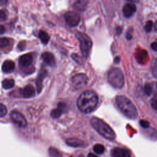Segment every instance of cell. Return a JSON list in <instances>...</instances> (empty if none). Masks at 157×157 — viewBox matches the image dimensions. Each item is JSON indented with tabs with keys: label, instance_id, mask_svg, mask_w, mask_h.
<instances>
[{
	"label": "cell",
	"instance_id": "1",
	"mask_svg": "<svg viewBox=\"0 0 157 157\" xmlns=\"http://www.w3.org/2000/svg\"><path fill=\"white\" fill-rule=\"evenodd\" d=\"M98 97L97 94L91 90L83 92L78 98L77 105L78 109L83 113L93 112L97 106Z\"/></svg>",
	"mask_w": 157,
	"mask_h": 157
},
{
	"label": "cell",
	"instance_id": "2",
	"mask_svg": "<svg viewBox=\"0 0 157 157\" xmlns=\"http://www.w3.org/2000/svg\"><path fill=\"white\" fill-rule=\"evenodd\" d=\"M116 104L121 113L127 118L135 119L138 115L137 110L133 103L126 96L120 95L115 98Z\"/></svg>",
	"mask_w": 157,
	"mask_h": 157
},
{
	"label": "cell",
	"instance_id": "3",
	"mask_svg": "<svg viewBox=\"0 0 157 157\" xmlns=\"http://www.w3.org/2000/svg\"><path fill=\"white\" fill-rule=\"evenodd\" d=\"M93 128L103 137L107 140L115 139L116 135L112 128L104 121L97 117H93L90 120Z\"/></svg>",
	"mask_w": 157,
	"mask_h": 157
},
{
	"label": "cell",
	"instance_id": "4",
	"mask_svg": "<svg viewBox=\"0 0 157 157\" xmlns=\"http://www.w3.org/2000/svg\"><path fill=\"white\" fill-rule=\"evenodd\" d=\"M107 78L109 83L114 88H121L124 85V75L121 70L119 68L110 69L108 73Z\"/></svg>",
	"mask_w": 157,
	"mask_h": 157
},
{
	"label": "cell",
	"instance_id": "5",
	"mask_svg": "<svg viewBox=\"0 0 157 157\" xmlns=\"http://www.w3.org/2000/svg\"><path fill=\"white\" fill-rule=\"evenodd\" d=\"M75 37L80 42V48L82 55L86 58L89 55L92 47L91 39L86 34L82 32H77L75 34Z\"/></svg>",
	"mask_w": 157,
	"mask_h": 157
},
{
	"label": "cell",
	"instance_id": "6",
	"mask_svg": "<svg viewBox=\"0 0 157 157\" xmlns=\"http://www.w3.org/2000/svg\"><path fill=\"white\" fill-rule=\"evenodd\" d=\"M88 82V77L85 74H78L75 75L71 80L72 86L74 89L78 90L84 87Z\"/></svg>",
	"mask_w": 157,
	"mask_h": 157
},
{
	"label": "cell",
	"instance_id": "7",
	"mask_svg": "<svg viewBox=\"0 0 157 157\" xmlns=\"http://www.w3.org/2000/svg\"><path fill=\"white\" fill-rule=\"evenodd\" d=\"M12 121L20 128H25L27 125V121L24 115L17 110H13L10 114Z\"/></svg>",
	"mask_w": 157,
	"mask_h": 157
},
{
	"label": "cell",
	"instance_id": "8",
	"mask_svg": "<svg viewBox=\"0 0 157 157\" xmlns=\"http://www.w3.org/2000/svg\"><path fill=\"white\" fill-rule=\"evenodd\" d=\"M64 19L66 24L68 26L74 27L79 23L80 17L77 13L72 11H69L65 13Z\"/></svg>",
	"mask_w": 157,
	"mask_h": 157
},
{
	"label": "cell",
	"instance_id": "9",
	"mask_svg": "<svg viewBox=\"0 0 157 157\" xmlns=\"http://www.w3.org/2000/svg\"><path fill=\"white\" fill-rule=\"evenodd\" d=\"M66 110V105L65 103L60 102L58 104L57 108L52 110L50 115L53 118H59L61 114Z\"/></svg>",
	"mask_w": 157,
	"mask_h": 157
},
{
	"label": "cell",
	"instance_id": "10",
	"mask_svg": "<svg viewBox=\"0 0 157 157\" xmlns=\"http://www.w3.org/2000/svg\"><path fill=\"white\" fill-rule=\"evenodd\" d=\"M47 75V71L44 69H42L36 80V85L37 88V91L39 93H40L42 89V82L44 80V78Z\"/></svg>",
	"mask_w": 157,
	"mask_h": 157
},
{
	"label": "cell",
	"instance_id": "11",
	"mask_svg": "<svg viewBox=\"0 0 157 157\" xmlns=\"http://www.w3.org/2000/svg\"><path fill=\"white\" fill-rule=\"evenodd\" d=\"M136 11V6L134 3L126 4L123 8V13L126 18L131 17Z\"/></svg>",
	"mask_w": 157,
	"mask_h": 157
},
{
	"label": "cell",
	"instance_id": "12",
	"mask_svg": "<svg viewBox=\"0 0 157 157\" xmlns=\"http://www.w3.org/2000/svg\"><path fill=\"white\" fill-rule=\"evenodd\" d=\"M112 156L113 157H129L130 151L125 148H115L112 150Z\"/></svg>",
	"mask_w": 157,
	"mask_h": 157
},
{
	"label": "cell",
	"instance_id": "13",
	"mask_svg": "<svg viewBox=\"0 0 157 157\" xmlns=\"http://www.w3.org/2000/svg\"><path fill=\"white\" fill-rule=\"evenodd\" d=\"M20 94L23 98H29L33 96L35 94V90L33 86L31 85H28L23 88L20 90Z\"/></svg>",
	"mask_w": 157,
	"mask_h": 157
},
{
	"label": "cell",
	"instance_id": "14",
	"mask_svg": "<svg viewBox=\"0 0 157 157\" xmlns=\"http://www.w3.org/2000/svg\"><path fill=\"white\" fill-rule=\"evenodd\" d=\"M33 61V56L30 53L21 55L19 58V64L22 67H28Z\"/></svg>",
	"mask_w": 157,
	"mask_h": 157
},
{
	"label": "cell",
	"instance_id": "15",
	"mask_svg": "<svg viewBox=\"0 0 157 157\" xmlns=\"http://www.w3.org/2000/svg\"><path fill=\"white\" fill-rule=\"evenodd\" d=\"M41 58L44 62L47 64L53 66L55 64V59L52 53L50 52H44L42 53Z\"/></svg>",
	"mask_w": 157,
	"mask_h": 157
},
{
	"label": "cell",
	"instance_id": "16",
	"mask_svg": "<svg viewBox=\"0 0 157 157\" xmlns=\"http://www.w3.org/2000/svg\"><path fill=\"white\" fill-rule=\"evenodd\" d=\"M15 69V63L11 60L5 61L2 65V70L5 73L12 72Z\"/></svg>",
	"mask_w": 157,
	"mask_h": 157
},
{
	"label": "cell",
	"instance_id": "17",
	"mask_svg": "<svg viewBox=\"0 0 157 157\" xmlns=\"http://www.w3.org/2000/svg\"><path fill=\"white\" fill-rule=\"evenodd\" d=\"M66 144L72 147H80L84 145V142L77 138H69L66 140Z\"/></svg>",
	"mask_w": 157,
	"mask_h": 157
},
{
	"label": "cell",
	"instance_id": "18",
	"mask_svg": "<svg viewBox=\"0 0 157 157\" xmlns=\"http://www.w3.org/2000/svg\"><path fill=\"white\" fill-rule=\"evenodd\" d=\"M87 4L88 0H76L74 6L77 10L79 11H83L86 9Z\"/></svg>",
	"mask_w": 157,
	"mask_h": 157
},
{
	"label": "cell",
	"instance_id": "19",
	"mask_svg": "<svg viewBox=\"0 0 157 157\" xmlns=\"http://www.w3.org/2000/svg\"><path fill=\"white\" fill-rule=\"evenodd\" d=\"M137 60L139 63H144L145 62V60L147 59V52L145 50H142L138 52L136 55Z\"/></svg>",
	"mask_w": 157,
	"mask_h": 157
},
{
	"label": "cell",
	"instance_id": "20",
	"mask_svg": "<svg viewBox=\"0 0 157 157\" xmlns=\"http://www.w3.org/2000/svg\"><path fill=\"white\" fill-rule=\"evenodd\" d=\"M39 37L41 40V42L44 44H47L50 39V36L48 33L44 31H40L39 33Z\"/></svg>",
	"mask_w": 157,
	"mask_h": 157
},
{
	"label": "cell",
	"instance_id": "21",
	"mask_svg": "<svg viewBox=\"0 0 157 157\" xmlns=\"http://www.w3.org/2000/svg\"><path fill=\"white\" fill-rule=\"evenodd\" d=\"M15 85L14 80L13 79H5L2 82V86L4 89L8 90L13 87Z\"/></svg>",
	"mask_w": 157,
	"mask_h": 157
},
{
	"label": "cell",
	"instance_id": "22",
	"mask_svg": "<svg viewBox=\"0 0 157 157\" xmlns=\"http://www.w3.org/2000/svg\"><path fill=\"white\" fill-rule=\"evenodd\" d=\"M94 151L97 154H102L105 151L104 147L101 144H96L93 147Z\"/></svg>",
	"mask_w": 157,
	"mask_h": 157
},
{
	"label": "cell",
	"instance_id": "23",
	"mask_svg": "<svg viewBox=\"0 0 157 157\" xmlns=\"http://www.w3.org/2000/svg\"><path fill=\"white\" fill-rule=\"evenodd\" d=\"M9 44V39L6 37H0V48H3L8 45Z\"/></svg>",
	"mask_w": 157,
	"mask_h": 157
},
{
	"label": "cell",
	"instance_id": "24",
	"mask_svg": "<svg viewBox=\"0 0 157 157\" xmlns=\"http://www.w3.org/2000/svg\"><path fill=\"white\" fill-rule=\"evenodd\" d=\"M153 21L150 20L147 21L145 23V25L144 26V29L147 33H150L151 31V29L153 28Z\"/></svg>",
	"mask_w": 157,
	"mask_h": 157
},
{
	"label": "cell",
	"instance_id": "25",
	"mask_svg": "<svg viewBox=\"0 0 157 157\" xmlns=\"http://www.w3.org/2000/svg\"><path fill=\"white\" fill-rule=\"evenodd\" d=\"M7 113V110L6 106L0 102V117H3L6 115Z\"/></svg>",
	"mask_w": 157,
	"mask_h": 157
},
{
	"label": "cell",
	"instance_id": "26",
	"mask_svg": "<svg viewBox=\"0 0 157 157\" xmlns=\"http://www.w3.org/2000/svg\"><path fill=\"white\" fill-rule=\"evenodd\" d=\"M144 92L148 96H149L151 94V93H152V87L150 84L147 83V84L145 85V86H144Z\"/></svg>",
	"mask_w": 157,
	"mask_h": 157
},
{
	"label": "cell",
	"instance_id": "27",
	"mask_svg": "<svg viewBox=\"0 0 157 157\" xmlns=\"http://www.w3.org/2000/svg\"><path fill=\"white\" fill-rule=\"evenodd\" d=\"M48 151H49V155L51 156H61L59 151L54 148H50L49 149Z\"/></svg>",
	"mask_w": 157,
	"mask_h": 157
},
{
	"label": "cell",
	"instance_id": "28",
	"mask_svg": "<svg viewBox=\"0 0 157 157\" xmlns=\"http://www.w3.org/2000/svg\"><path fill=\"white\" fill-rule=\"evenodd\" d=\"M151 71L155 77H157V61L155 60L151 64Z\"/></svg>",
	"mask_w": 157,
	"mask_h": 157
},
{
	"label": "cell",
	"instance_id": "29",
	"mask_svg": "<svg viewBox=\"0 0 157 157\" xmlns=\"http://www.w3.org/2000/svg\"><path fill=\"white\" fill-rule=\"evenodd\" d=\"M139 124L140 125L144 128H147L149 127L150 126V124H149V122L146 121V120H141L140 121H139Z\"/></svg>",
	"mask_w": 157,
	"mask_h": 157
},
{
	"label": "cell",
	"instance_id": "30",
	"mask_svg": "<svg viewBox=\"0 0 157 157\" xmlns=\"http://www.w3.org/2000/svg\"><path fill=\"white\" fill-rule=\"evenodd\" d=\"M6 19V15L3 10H0V21H4Z\"/></svg>",
	"mask_w": 157,
	"mask_h": 157
},
{
	"label": "cell",
	"instance_id": "31",
	"mask_svg": "<svg viewBox=\"0 0 157 157\" xmlns=\"http://www.w3.org/2000/svg\"><path fill=\"white\" fill-rule=\"evenodd\" d=\"M151 105L152 107V108L157 111V100L156 99H155V100H153L151 102Z\"/></svg>",
	"mask_w": 157,
	"mask_h": 157
},
{
	"label": "cell",
	"instance_id": "32",
	"mask_svg": "<svg viewBox=\"0 0 157 157\" xmlns=\"http://www.w3.org/2000/svg\"><path fill=\"white\" fill-rule=\"evenodd\" d=\"M151 48L153 50L157 52V42H153V43L151 44Z\"/></svg>",
	"mask_w": 157,
	"mask_h": 157
},
{
	"label": "cell",
	"instance_id": "33",
	"mask_svg": "<svg viewBox=\"0 0 157 157\" xmlns=\"http://www.w3.org/2000/svg\"><path fill=\"white\" fill-rule=\"evenodd\" d=\"M122 32V28L120 26H118L116 28V33L117 34H120Z\"/></svg>",
	"mask_w": 157,
	"mask_h": 157
},
{
	"label": "cell",
	"instance_id": "34",
	"mask_svg": "<svg viewBox=\"0 0 157 157\" xmlns=\"http://www.w3.org/2000/svg\"><path fill=\"white\" fill-rule=\"evenodd\" d=\"M126 39H127L128 40H131V38H132V34H131V33L129 31H128V32L126 33Z\"/></svg>",
	"mask_w": 157,
	"mask_h": 157
},
{
	"label": "cell",
	"instance_id": "35",
	"mask_svg": "<svg viewBox=\"0 0 157 157\" xmlns=\"http://www.w3.org/2000/svg\"><path fill=\"white\" fill-rule=\"evenodd\" d=\"M4 32H5V28L2 25H0V34H3Z\"/></svg>",
	"mask_w": 157,
	"mask_h": 157
},
{
	"label": "cell",
	"instance_id": "36",
	"mask_svg": "<svg viewBox=\"0 0 157 157\" xmlns=\"http://www.w3.org/2000/svg\"><path fill=\"white\" fill-rule=\"evenodd\" d=\"M7 2V0H0V6H5Z\"/></svg>",
	"mask_w": 157,
	"mask_h": 157
},
{
	"label": "cell",
	"instance_id": "37",
	"mask_svg": "<svg viewBox=\"0 0 157 157\" xmlns=\"http://www.w3.org/2000/svg\"><path fill=\"white\" fill-rule=\"evenodd\" d=\"M120 57H118V56L116 57V58H115V59H114V62L116 63H118L120 62Z\"/></svg>",
	"mask_w": 157,
	"mask_h": 157
},
{
	"label": "cell",
	"instance_id": "38",
	"mask_svg": "<svg viewBox=\"0 0 157 157\" xmlns=\"http://www.w3.org/2000/svg\"><path fill=\"white\" fill-rule=\"evenodd\" d=\"M154 28H155V29L157 31V20H156V22H155V23Z\"/></svg>",
	"mask_w": 157,
	"mask_h": 157
},
{
	"label": "cell",
	"instance_id": "39",
	"mask_svg": "<svg viewBox=\"0 0 157 157\" xmlns=\"http://www.w3.org/2000/svg\"><path fill=\"white\" fill-rule=\"evenodd\" d=\"M132 2H138L139 1V0H128Z\"/></svg>",
	"mask_w": 157,
	"mask_h": 157
},
{
	"label": "cell",
	"instance_id": "40",
	"mask_svg": "<svg viewBox=\"0 0 157 157\" xmlns=\"http://www.w3.org/2000/svg\"><path fill=\"white\" fill-rule=\"evenodd\" d=\"M88 156H94V157H97V156L96 155H93V154H92V153H90V154H88Z\"/></svg>",
	"mask_w": 157,
	"mask_h": 157
}]
</instances>
